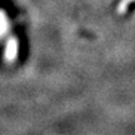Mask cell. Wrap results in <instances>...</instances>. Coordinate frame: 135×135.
Here are the masks:
<instances>
[{"mask_svg":"<svg viewBox=\"0 0 135 135\" xmlns=\"http://www.w3.org/2000/svg\"><path fill=\"white\" fill-rule=\"evenodd\" d=\"M16 55H18V39L11 36V38H9L8 43L5 45L4 58L6 59L8 63H11V61H14Z\"/></svg>","mask_w":135,"mask_h":135,"instance_id":"obj_1","label":"cell"}]
</instances>
